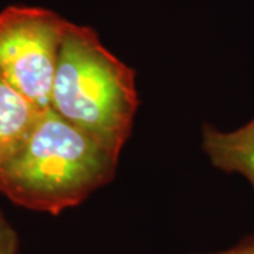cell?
Returning a JSON list of instances; mask_svg holds the SVG:
<instances>
[{"instance_id": "3957f363", "label": "cell", "mask_w": 254, "mask_h": 254, "mask_svg": "<svg viewBox=\"0 0 254 254\" xmlns=\"http://www.w3.org/2000/svg\"><path fill=\"white\" fill-rule=\"evenodd\" d=\"M68 24L43 7L10 6L0 11V76L41 110L50 109Z\"/></svg>"}, {"instance_id": "5b68a950", "label": "cell", "mask_w": 254, "mask_h": 254, "mask_svg": "<svg viewBox=\"0 0 254 254\" xmlns=\"http://www.w3.org/2000/svg\"><path fill=\"white\" fill-rule=\"evenodd\" d=\"M43 112L0 76V167L17 153Z\"/></svg>"}, {"instance_id": "6da1fadb", "label": "cell", "mask_w": 254, "mask_h": 254, "mask_svg": "<svg viewBox=\"0 0 254 254\" xmlns=\"http://www.w3.org/2000/svg\"><path fill=\"white\" fill-rule=\"evenodd\" d=\"M120 155L53 109L0 167V193L21 208L60 215L112 181Z\"/></svg>"}, {"instance_id": "277c9868", "label": "cell", "mask_w": 254, "mask_h": 254, "mask_svg": "<svg viewBox=\"0 0 254 254\" xmlns=\"http://www.w3.org/2000/svg\"><path fill=\"white\" fill-rule=\"evenodd\" d=\"M202 150L215 168L243 175L254 188V119L233 131L203 125Z\"/></svg>"}, {"instance_id": "8992f818", "label": "cell", "mask_w": 254, "mask_h": 254, "mask_svg": "<svg viewBox=\"0 0 254 254\" xmlns=\"http://www.w3.org/2000/svg\"><path fill=\"white\" fill-rule=\"evenodd\" d=\"M20 237L17 230L0 210V254H17Z\"/></svg>"}, {"instance_id": "7a4b0ae2", "label": "cell", "mask_w": 254, "mask_h": 254, "mask_svg": "<svg viewBox=\"0 0 254 254\" xmlns=\"http://www.w3.org/2000/svg\"><path fill=\"white\" fill-rule=\"evenodd\" d=\"M137 108L136 72L103 46L93 28L69 21L50 109L120 155Z\"/></svg>"}, {"instance_id": "52a82bcc", "label": "cell", "mask_w": 254, "mask_h": 254, "mask_svg": "<svg viewBox=\"0 0 254 254\" xmlns=\"http://www.w3.org/2000/svg\"><path fill=\"white\" fill-rule=\"evenodd\" d=\"M213 254H254V239L245 240L243 243L235 246L232 249H227V250Z\"/></svg>"}]
</instances>
